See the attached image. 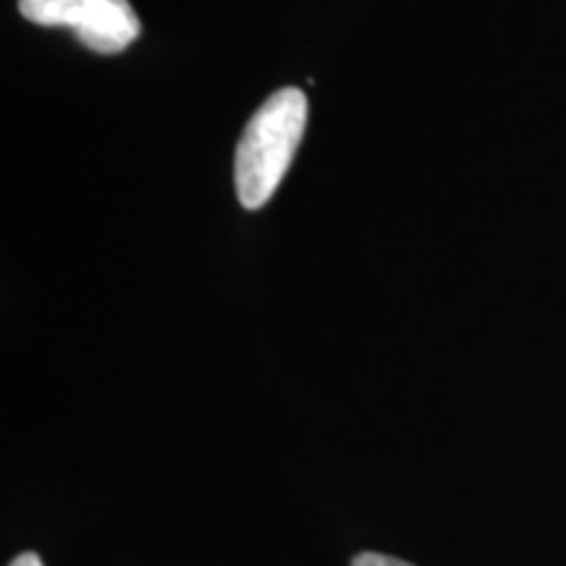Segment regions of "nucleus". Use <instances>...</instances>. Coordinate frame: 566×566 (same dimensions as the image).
I'll return each instance as SVG.
<instances>
[{"label": "nucleus", "instance_id": "obj_1", "mask_svg": "<svg viewBox=\"0 0 566 566\" xmlns=\"http://www.w3.org/2000/svg\"><path fill=\"white\" fill-rule=\"evenodd\" d=\"M304 126L307 97L296 87L273 92L250 118L233 160L237 195L247 210H258L271 202L292 166Z\"/></svg>", "mask_w": 566, "mask_h": 566}, {"label": "nucleus", "instance_id": "obj_2", "mask_svg": "<svg viewBox=\"0 0 566 566\" xmlns=\"http://www.w3.org/2000/svg\"><path fill=\"white\" fill-rule=\"evenodd\" d=\"M21 17L40 27H69L90 51L116 55L139 38L129 0H19Z\"/></svg>", "mask_w": 566, "mask_h": 566}, {"label": "nucleus", "instance_id": "obj_3", "mask_svg": "<svg viewBox=\"0 0 566 566\" xmlns=\"http://www.w3.org/2000/svg\"><path fill=\"white\" fill-rule=\"evenodd\" d=\"M352 566H415V564L401 562V558H394L386 554H375V551H367V554L354 556Z\"/></svg>", "mask_w": 566, "mask_h": 566}, {"label": "nucleus", "instance_id": "obj_4", "mask_svg": "<svg viewBox=\"0 0 566 566\" xmlns=\"http://www.w3.org/2000/svg\"><path fill=\"white\" fill-rule=\"evenodd\" d=\"M9 566H45L42 558L34 554V551H27V554H19Z\"/></svg>", "mask_w": 566, "mask_h": 566}]
</instances>
